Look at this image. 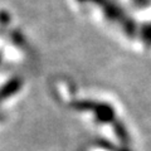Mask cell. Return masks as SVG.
<instances>
[{
  "mask_svg": "<svg viewBox=\"0 0 151 151\" xmlns=\"http://www.w3.org/2000/svg\"><path fill=\"white\" fill-rule=\"evenodd\" d=\"M78 108H91L93 111L94 116L100 122H105V124H111L112 121H115V112L113 108L110 107L106 103H93V102H79L77 105Z\"/></svg>",
  "mask_w": 151,
  "mask_h": 151,
  "instance_id": "cell-1",
  "label": "cell"
},
{
  "mask_svg": "<svg viewBox=\"0 0 151 151\" xmlns=\"http://www.w3.org/2000/svg\"><path fill=\"white\" fill-rule=\"evenodd\" d=\"M144 38H145V42H147L149 44H151V23L145 28V30H144Z\"/></svg>",
  "mask_w": 151,
  "mask_h": 151,
  "instance_id": "cell-2",
  "label": "cell"
},
{
  "mask_svg": "<svg viewBox=\"0 0 151 151\" xmlns=\"http://www.w3.org/2000/svg\"><path fill=\"white\" fill-rule=\"evenodd\" d=\"M132 1H134L135 5H137V6H146L150 4L151 0H132Z\"/></svg>",
  "mask_w": 151,
  "mask_h": 151,
  "instance_id": "cell-3",
  "label": "cell"
}]
</instances>
